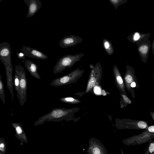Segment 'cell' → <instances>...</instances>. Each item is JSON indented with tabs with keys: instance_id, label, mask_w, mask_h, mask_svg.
<instances>
[{
	"instance_id": "1",
	"label": "cell",
	"mask_w": 154,
	"mask_h": 154,
	"mask_svg": "<svg viewBox=\"0 0 154 154\" xmlns=\"http://www.w3.org/2000/svg\"><path fill=\"white\" fill-rule=\"evenodd\" d=\"M79 107H75L70 109L64 108L53 109L48 113L40 117L34 123L35 126L43 124L46 121L59 122L62 120L66 122L74 119L75 113L78 112Z\"/></svg>"
},
{
	"instance_id": "2",
	"label": "cell",
	"mask_w": 154,
	"mask_h": 154,
	"mask_svg": "<svg viewBox=\"0 0 154 154\" xmlns=\"http://www.w3.org/2000/svg\"><path fill=\"white\" fill-rule=\"evenodd\" d=\"M0 60L5 67L7 79L13 78L11 48L8 42L0 43Z\"/></svg>"
},
{
	"instance_id": "3",
	"label": "cell",
	"mask_w": 154,
	"mask_h": 154,
	"mask_svg": "<svg viewBox=\"0 0 154 154\" xmlns=\"http://www.w3.org/2000/svg\"><path fill=\"white\" fill-rule=\"evenodd\" d=\"M84 54H79L75 55L68 54L60 58L53 68L54 74L60 73L66 68L72 67L77 62L80 60Z\"/></svg>"
},
{
	"instance_id": "4",
	"label": "cell",
	"mask_w": 154,
	"mask_h": 154,
	"mask_svg": "<svg viewBox=\"0 0 154 154\" xmlns=\"http://www.w3.org/2000/svg\"><path fill=\"white\" fill-rule=\"evenodd\" d=\"M15 72H17L20 78L19 88L17 93V97L21 106H23L26 101L27 81L24 68L20 65L15 66Z\"/></svg>"
},
{
	"instance_id": "5",
	"label": "cell",
	"mask_w": 154,
	"mask_h": 154,
	"mask_svg": "<svg viewBox=\"0 0 154 154\" xmlns=\"http://www.w3.org/2000/svg\"><path fill=\"white\" fill-rule=\"evenodd\" d=\"M83 72V70L78 68L66 75L53 80L50 85L58 87L74 83L81 77Z\"/></svg>"
},
{
	"instance_id": "6",
	"label": "cell",
	"mask_w": 154,
	"mask_h": 154,
	"mask_svg": "<svg viewBox=\"0 0 154 154\" xmlns=\"http://www.w3.org/2000/svg\"><path fill=\"white\" fill-rule=\"evenodd\" d=\"M154 138V133L149 132L147 129L142 133L125 139L122 143L127 146L140 145L149 142Z\"/></svg>"
},
{
	"instance_id": "7",
	"label": "cell",
	"mask_w": 154,
	"mask_h": 154,
	"mask_svg": "<svg viewBox=\"0 0 154 154\" xmlns=\"http://www.w3.org/2000/svg\"><path fill=\"white\" fill-rule=\"evenodd\" d=\"M86 151L88 154H108L106 149L99 139L91 137L89 139Z\"/></svg>"
},
{
	"instance_id": "8",
	"label": "cell",
	"mask_w": 154,
	"mask_h": 154,
	"mask_svg": "<svg viewBox=\"0 0 154 154\" xmlns=\"http://www.w3.org/2000/svg\"><path fill=\"white\" fill-rule=\"evenodd\" d=\"M82 41V39L81 38L72 35L65 36L62 38L59 42V45L62 48H66L75 46Z\"/></svg>"
},
{
	"instance_id": "9",
	"label": "cell",
	"mask_w": 154,
	"mask_h": 154,
	"mask_svg": "<svg viewBox=\"0 0 154 154\" xmlns=\"http://www.w3.org/2000/svg\"><path fill=\"white\" fill-rule=\"evenodd\" d=\"M22 47L21 51L25 56L44 60L48 58L47 55L40 51L29 47L23 46Z\"/></svg>"
},
{
	"instance_id": "10",
	"label": "cell",
	"mask_w": 154,
	"mask_h": 154,
	"mask_svg": "<svg viewBox=\"0 0 154 154\" xmlns=\"http://www.w3.org/2000/svg\"><path fill=\"white\" fill-rule=\"evenodd\" d=\"M28 7L27 17L33 16L38 11L42 6V3L39 0H23Z\"/></svg>"
},
{
	"instance_id": "11",
	"label": "cell",
	"mask_w": 154,
	"mask_h": 154,
	"mask_svg": "<svg viewBox=\"0 0 154 154\" xmlns=\"http://www.w3.org/2000/svg\"><path fill=\"white\" fill-rule=\"evenodd\" d=\"M24 64L25 67L32 76L37 79H41L38 72V66L35 63L30 60H26L24 62Z\"/></svg>"
},
{
	"instance_id": "12",
	"label": "cell",
	"mask_w": 154,
	"mask_h": 154,
	"mask_svg": "<svg viewBox=\"0 0 154 154\" xmlns=\"http://www.w3.org/2000/svg\"><path fill=\"white\" fill-rule=\"evenodd\" d=\"M12 125L15 129L17 135V137H18L22 143L24 142L27 143L26 136L20 123H12Z\"/></svg>"
},
{
	"instance_id": "13",
	"label": "cell",
	"mask_w": 154,
	"mask_h": 154,
	"mask_svg": "<svg viewBox=\"0 0 154 154\" xmlns=\"http://www.w3.org/2000/svg\"><path fill=\"white\" fill-rule=\"evenodd\" d=\"M60 100L63 103L72 104H77L81 102L79 99L72 97H69L61 98Z\"/></svg>"
},
{
	"instance_id": "14",
	"label": "cell",
	"mask_w": 154,
	"mask_h": 154,
	"mask_svg": "<svg viewBox=\"0 0 154 154\" xmlns=\"http://www.w3.org/2000/svg\"><path fill=\"white\" fill-rule=\"evenodd\" d=\"M0 98L3 103H5V93L4 86L1 77L0 78Z\"/></svg>"
},
{
	"instance_id": "15",
	"label": "cell",
	"mask_w": 154,
	"mask_h": 154,
	"mask_svg": "<svg viewBox=\"0 0 154 154\" xmlns=\"http://www.w3.org/2000/svg\"><path fill=\"white\" fill-rule=\"evenodd\" d=\"M20 78L19 75L15 72L14 78V84L15 87V91L17 93L18 92L19 88Z\"/></svg>"
},
{
	"instance_id": "16",
	"label": "cell",
	"mask_w": 154,
	"mask_h": 154,
	"mask_svg": "<svg viewBox=\"0 0 154 154\" xmlns=\"http://www.w3.org/2000/svg\"><path fill=\"white\" fill-rule=\"evenodd\" d=\"M148 50V47L146 45L140 46L139 48V51L140 53L142 55L144 56L147 55Z\"/></svg>"
},
{
	"instance_id": "17",
	"label": "cell",
	"mask_w": 154,
	"mask_h": 154,
	"mask_svg": "<svg viewBox=\"0 0 154 154\" xmlns=\"http://www.w3.org/2000/svg\"><path fill=\"white\" fill-rule=\"evenodd\" d=\"M111 43L106 40L104 41V46L105 48L106 49V51H107L108 53H112V52L113 51V50L111 48Z\"/></svg>"
},
{
	"instance_id": "18",
	"label": "cell",
	"mask_w": 154,
	"mask_h": 154,
	"mask_svg": "<svg viewBox=\"0 0 154 154\" xmlns=\"http://www.w3.org/2000/svg\"><path fill=\"white\" fill-rule=\"evenodd\" d=\"M147 147L149 154H154V141L151 140L148 144Z\"/></svg>"
},
{
	"instance_id": "19",
	"label": "cell",
	"mask_w": 154,
	"mask_h": 154,
	"mask_svg": "<svg viewBox=\"0 0 154 154\" xmlns=\"http://www.w3.org/2000/svg\"><path fill=\"white\" fill-rule=\"evenodd\" d=\"M17 55L19 59H22L24 61L25 60V56L23 52L17 53Z\"/></svg>"
},
{
	"instance_id": "20",
	"label": "cell",
	"mask_w": 154,
	"mask_h": 154,
	"mask_svg": "<svg viewBox=\"0 0 154 154\" xmlns=\"http://www.w3.org/2000/svg\"><path fill=\"white\" fill-rule=\"evenodd\" d=\"M125 79L127 82L131 83L133 81V79L131 76L128 75L125 77Z\"/></svg>"
},
{
	"instance_id": "21",
	"label": "cell",
	"mask_w": 154,
	"mask_h": 154,
	"mask_svg": "<svg viewBox=\"0 0 154 154\" xmlns=\"http://www.w3.org/2000/svg\"><path fill=\"white\" fill-rule=\"evenodd\" d=\"M148 131L151 133H154V126L152 125L149 127L147 128Z\"/></svg>"
},
{
	"instance_id": "22",
	"label": "cell",
	"mask_w": 154,
	"mask_h": 154,
	"mask_svg": "<svg viewBox=\"0 0 154 154\" xmlns=\"http://www.w3.org/2000/svg\"><path fill=\"white\" fill-rule=\"evenodd\" d=\"M140 35L138 32H136L134 36V39L135 41L138 40L140 38Z\"/></svg>"
},
{
	"instance_id": "23",
	"label": "cell",
	"mask_w": 154,
	"mask_h": 154,
	"mask_svg": "<svg viewBox=\"0 0 154 154\" xmlns=\"http://www.w3.org/2000/svg\"><path fill=\"white\" fill-rule=\"evenodd\" d=\"M94 91L97 94H100V90L99 88L95 87L94 88Z\"/></svg>"
},
{
	"instance_id": "24",
	"label": "cell",
	"mask_w": 154,
	"mask_h": 154,
	"mask_svg": "<svg viewBox=\"0 0 154 154\" xmlns=\"http://www.w3.org/2000/svg\"><path fill=\"white\" fill-rule=\"evenodd\" d=\"M117 80L118 82L120 84H122L123 82V80L121 77L120 76H118L117 77Z\"/></svg>"
},
{
	"instance_id": "25",
	"label": "cell",
	"mask_w": 154,
	"mask_h": 154,
	"mask_svg": "<svg viewBox=\"0 0 154 154\" xmlns=\"http://www.w3.org/2000/svg\"><path fill=\"white\" fill-rule=\"evenodd\" d=\"M122 96L123 97V99L127 103H131V100L128 98L126 97V96L124 95H122Z\"/></svg>"
},
{
	"instance_id": "26",
	"label": "cell",
	"mask_w": 154,
	"mask_h": 154,
	"mask_svg": "<svg viewBox=\"0 0 154 154\" xmlns=\"http://www.w3.org/2000/svg\"><path fill=\"white\" fill-rule=\"evenodd\" d=\"M5 147V144L3 143H0V150L2 151V149Z\"/></svg>"
},
{
	"instance_id": "27",
	"label": "cell",
	"mask_w": 154,
	"mask_h": 154,
	"mask_svg": "<svg viewBox=\"0 0 154 154\" xmlns=\"http://www.w3.org/2000/svg\"><path fill=\"white\" fill-rule=\"evenodd\" d=\"M131 86L132 87H134L136 86V84L134 82H132L131 84Z\"/></svg>"
},
{
	"instance_id": "28",
	"label": "cell",
	"mask_w": 154,
	"mask_h": 154,
	"mask_svg": "<svg viewBox=\"0 0 154 154\" xmlns=\"http://www.w3.org/2000/svg\"><path fill=\"white\" fill-rule=\"evenodd\" d=\"M102 93L103 95L104 96H105L106 94V92L104 90H103L102 91Z\"/></svg>"
},
{
	"instance_id": "29",
	"label": "cell",
	"mask_w": 154,
	"mask_h": 154,
	"mask_svg": "<svg viewBox=\"0 0 154 154\" xmlns=\"http://www.w3.org/2000/svg\"><path fill=\"white\" fill-rule=\"evenodd\" d=\"M144 154H149V152L148 150V149L147 148L146 151L145 152V153Z\"/></svg>"
},
{
	"instance_id": "30",
	"label": "cell",
	"mask_w": 154,
	"mask_h": 154,
	"mask_svg": "<svg viewBox=\"0 0 154 154\" xmlns=\"http://www.w3.org/2000/svg\"><path fill=\"white\" fill-rule=\"evenodd\" d=\"M120 150H121V154H124L123 152V151H122V149L121 148Z\"/></svg>"
},
{
	"instance_id": "31",
	"label": "cell",
	"mask_w": 154,
	"mask_h": 154,
	"mask_svg": "<svg viewBox=\"0 0 154 154\" xmlns=\"http://www.w3.org/2000/svg\"><path fill=\"white\" fill-rule=\"evenodd\" d=\"M1 77V75L0 74V78Z\"/></svg>"
},
{
	"instance_id": "32",
	"label": "cell",
	"mask_w": 154,
	"mask_h": 154,
	"mask_svg": "<svg viewBox=\"0 0 154 154\" xmlns=\"http://www.w3.org/2000/svg\"><path fill=\"white\" fill-rule=\"evenodd\" d=\"M2 1V0H0V2L1 1Z\"/></svg>"
},
{
	"instance_id": "33",
	"label": "cell",
	"mask_w": 154,
	"mask_h": 154,
	"mask_svg": "<svg viewBox=\"0 0 154 154\" xmlns=\"http://www.w3.org/2000/svg\"><path fill=\"white\" fill-rule=\"evenodd\" d=\"M0 154H1L0 153Z\"/></svg>"
}]
</instances>
